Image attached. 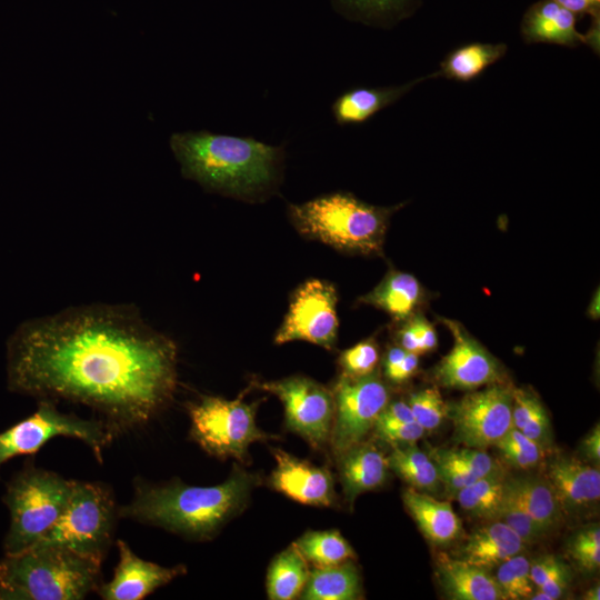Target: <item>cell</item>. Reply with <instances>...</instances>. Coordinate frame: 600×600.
Segmentation results:
<instances>
[{
    "label": "cell",
    "mask_w": 600,
    "mask_h": 600,
    "mask_svg": "<svg viewBox=\"0 0 600 600\" xmlns=\"http://www.w3.org/2000/svg\"><path fill=\"white\" fill-rule=\"evenodd\" d=\"M12 390L84 404L118 436L172 400L177 346L120 306L70 309L24 326L8 357Z\"/></svg>",
    "instance_id": "obj_1"
},
{
    "label": "cell",
    "mask_w": 600,
    "mask_h": 600,
    "mask_svg": "<svg viewBox=\"0 0 600 600\" xmlns=\"http://www.w3.org/2000/svg\"><path fill=\"white\" fill-rule=\"evenodd\" d=\"M260 480L238 466L224 482L209 487L180 480L163 484L136 480L132 500L119 506L118 513L191 540H210L247 507Z\"/></svg>",
    "instance_id": "obj_2"
},
{
    "label": "cell",
    "mask_w": 600,
    "mask_h": 600,
    "mask_svg": "<svg viewBox=\"0 0 600 600\" xmlns=\"http://www.w3.org/2000/svg\"><path fill=\"white\" fill-rule=\"evenodd\" d=\"M170 147L184 177L237 197L254 196L269 188L281 158L278 147L208 131L174 133Z\"/></svg>",
    "instance_id": "obj_3"
},
{
    "label": "cell",
    "mask_w": 600,
    "mask_h": 600,
    "mask_svg": "<svg viewBox=\"0 0 600 600\" xmlns=\"http://www.w3.org/2000/svg\"><path fill=\"white\" fill-rule=\"evenodd\" d=\"M102 562L37 542L0 560V600H81L101 583Z\"/></svg>",
    "instance_id": "obj_4"
},
{
    "label": "cell",
    "mask_w": 600,
    "mask_h": 600,
    "mask_svg": "<svg viewBox=\"0 0 600 600\" xmlns=\"http://www.w3.org/2000/svg\"><path fill=\"white\" fill-rule=\"evenodd\" d=\"M398 207L363 202L348 192L324 194L289 207L290 219L302 236L336 249L364 254L382 249L388 220Z\"/></svg>",
    "instance_id": "obj_5"
},
{
    "label": "cell",
    "mask_w": 600,
    "mask_h": 600,
    "mask_svg": "<svg viewBox=\"0 0 600 600\" xmlns=\"http://www.w3.org/2000/svg\"><path fill=\"white\" fill-rule=\"evenodd\" d=\"M73 481L29 461L13 476L2 498L10 512L6 553L21 551L46 536L62 514Z\"/></svg>",
    "instance_id": "obj_6"
},
{
    "label": "cell",
    "mask_w": 600,
    "mask_h": 600,
    "mask_svg": "<svg viewBox=\"0 0 600 600\" xmlns=\"http://www.w3.org/2000/svg\"><path fill=\"white\" fill-rule=\"evenodd\" d=\"M118 518V506L107 484L74 480L62 514L38 542L62 544L103 562Z\"/></svg>",
    "instance_id": "obj_7"
},
{
    "label": "cell",
    "mask_w": 600,
    "mask_h": 600,
    "mask_svg": "<svg viewBox=\"0 0 600 600\" xmlns=\"http://www.w3.org/2000/svg\"><path fill=\"white\" fill-rule=\"evenodd\" d=\"M258 404L247 403L241 397L228 400L202 396L187 404L191 422L190 438L210 456L244 462L253 442L278 438L257 426Z\"/></svg>",
    "instance_id": "obj_8"
},
{
    "label": "cell",
    "mask_w": 600,
    "mask_h": 600,
    "mask_svg": "<svg viewBox=\"0 0 600 600\" xmlns=\"http://www.w3.org/2000/svg\"><path fill=\"white\" fill-rule=\"evenodd\" d=\"M116 436L103 420L63 413L52 400L42 399L31 416L0 432V468L14 457L37 453L56 437H70L84 442L102 463V452Z\"/></svg>",
    "instance_id": "obj_9"
},
{
    "label": "cell",
    "mask_w": 600,
    "mask_h": 600,
    "mask_svg": "<svg viewBox=\"0 0 600 600\" xmlns=\"http://www.w3.org/2000/svg\"><path fill=\"white\" fill-rule=\"evenodd\" d=\"M331 391L334 414L329 443L338 457L363 441L390 402V392L377 371L360 378L341 376Z\"/></svg>",
    "instance_id": "obj_10"
},
{
    "label": "cell",
    "mask_w": 600,
    "mask_h": 600,
    "mask_svg": "<svg viewBox=\"0 0 600 600\" xmlns=\"http://www.w3.org/2000/svg\"><path fill=\"white\" fill-rule=\"evenodd\" d=\"M253 386L279 398L289 431L304 439L316 450L329 443L334 414L331 390L304 376L253 381Z\"/></svg>",
    "instance_id": "obj_11"
},
{
    "label": "cell",
    "mask_w": 600,
    "mask_h": 600,
    "mask_svg": "<svg viewBox=\"0 0 600 600\" xmlns=\"http://www.w3.org/2000/svg\"><path fill=\"white\" fill-rule=\"evenodd\" d=\"M512 389L508 382L492 383L449 404L453 439L480 450L494 446L512 428Z\"/></svg>",
    "instance_id": "obj_12"
},
{
    "label": "cell",
    "mask_w": 600,
    "mask_h": 600,
    "mask_svg": "<svg viewBox=\"0 0 600 600\" xmlns=\"http://www.w3.org/2000/svg\"><path fill=\"white\" fill-rule=\"evenodd\" d=\"M336 287L326 280L309 279L292 293L288 312L274 334V343L307 341L324 349L334 347L339 320Z\"/></svg>",
    "instance_id": "obj_13"
},
{
    "label": "cell",
    "mask_w": 600,
    "mask_h": 600,
    "mask_svg": "<svg viewBox=\"0 0 600 600\" xmlns=\"http://www.w3.org/2000/svg\"><path fill=\"white\" fill-rule=\"evenodd\" d=\"M441 321L453 337V347L433 370L438 384L472 391L488 384L507 382L498 360L476 341L463 326L444 318Z\"/></svg>",
    "instance_id": "obj_14"
},
{
    "label": "cell",
    "mask_w": 600,
    "mask_h": 600,
    "mask_svg": "<svg viewBox=\"0 0 600 600\" xmlns=\"http://www.w3.org/2000/svg\"><path fill=\"white\" fill-rule=\"evenodd\" d=\"M117 548L113 577L96 590L103 600H141L187 572L183 564L162 567L140 558L123 540H117Z\"/></svg>",
    "instance_id": "obj_15"
},
{
    "label": "cell",
    "mask_w": 600,
    "mask_h": 600,
    "mask_svg": "<svg viewBox=\"0 0 600 600\" xmlns=\"http://www.w3.org/2000/svg\"><path fill=\"white\" fill-rule=\"evenodd\" d=\"M276 467L269 483L291 500L311 507H332L337 494L331 471L299 459L282 449H272Z\"/></svg>",
    "instance_id": "obj_16"
},
{
    "label": "cell",
    "mask_w": 600,
    "mask_h": 600,
    "mask_svg": "<svg viewBox=\"0 0 600 600\" xmlns=\"http://www.w3.org/2000/svg\"><path fill=\"white\" fill-rule=\"evenodd\" d=\"M563 518L580 519L593 512L600 500L599 469L574 458L557 457L546 467Z\"/></svg>",
    "instance_id": "obj_17"
},
{
    "label": "cell",
    "mask_w": 600,
    "mask_h": 600,
    "mask_svg": "<svg viewBox=\"0 0 600 600\" xmlns=\"http://www.w3.org/2000/svg\"><path fill=\"white\" fill-rule=\"evenodd\" d=\"M577 16L554 0H540L524 13L521 34L528 43H552L574 48L581 43L591 46L589 34L576 28Z\"/></svg>",
    "instance_id": "obj_18"
},
{
    "label": "cell",
    "mask_w": 600,
    "mask_h": 600,
    "mask_svg": "<svg viewBox=\"0 0 600 600\" xmlns=\"http://www.w3.org/2000/svg\"><path fill=\"white\" fill-rule=\"evenodd\" d=\"M336 458L343 497L350 506L361 493L376 490L387 481V456L370 442L362 441Z\"/></svg>",
    "instance_id": "obj_19"
},
{
    "label": "cell",
    "mask_w": 600,
    "mask_h": 600,
    "mask_svg": "<svg viewBox=\"0 0 600 600\" xmlns=\"http://www.w3.org/2000/svg\"><path fill=\"white\" fill-rule=\"evenodd\" d=\"M439 581L454 600H503L502 592L488 570L456 559L446 552L436 556Z\"/></svg>",
    "instance_id": "obj_20"
},
{
    "label": "cell",
    "mask_w": 600,
    "mask_h": 600,
    "mask_svg": "<svg viewBox=\"0 0 600 600\" xmlns=\"http://www.w3.org/2000/svg\"><path fill=\"white\" fill-rule=\"evenodd\" d=\"M402 501L430 543L443 547L461 537L462 524L450 502L437 500L411 487L402 492Z\"/></svg>",
    "instance_id": "obj_21"
},
{
    "label": "cell",
    "mask_w": 600,
    "mask_h": 600,
    "mask_svg": "<svg viewBox=\"0 0 600 600\" xmlns=\"http://www.w3.org/2000/svg\"><path fill=\"white\" fill-rule=\"evenodd\" d=\"M526 548L527 544L504 522L490 520L469 534L461 548V559L489 571Z\"/></svg>",
    "instance_id": "obj_22"
},
{
    "label": "cell",
    "mask_w": 600,
    "mask_h": 600,
    "mask_svg": "<svg viewBox=\"0 0 600 600\" xmlns=\"http://www.w3.org/2000/svg\"><path fill=\"white\" fill-rule=\"evenodd\" d=\"M434 76H440L439 71L430 76L414 79L401 86L354 88L346 91L339 96L332 104L333 117L339 124L366 122L372 116L399 100L417 83Z\"/></svg>",
    "instance_id": "obj_23"
},
{
    "label": "cell",
    "mask_w": 600,
    "mask_h": 600,
    "mask_svg": "<svg viewBox=\"0 0 600 600\" xmlns=\"http://www.w3.org/2000/svg\"><path fill=\"white\" fill-rule=\"evenodd\" d=\"M422 298L420 282L410 273L390 271L368 294L362 303L377 307L396 320L409 318Z\"/></svg>",
    "instance_id": "obj_24"
},
{
    "label": "cell",
    "mask_w": 600,
    "mask_h": 600,
    "mask_svg": "<svg viewBox=\"0 0 600 600\" xmlns=\"http://www.w3.org/2000/svg\"><path fill=\"white\" fill-rule=\"evenodd\" d=\"M361 597V577L352 560L314 568L300 594L304 600H356Z\"/></svg>",
    "instance_id": "obj_25"
},
{
    "label": "cell",
    "mask_w": 600,
    "mask_h": 600,
    "mask_svg": "<svg viewBox=\"0 0 600 600\" xmlns=\"http://www.w3.org/2000/svg\"><path fill=\"white\" fill-rule=\"evenodd\" d=\"M506 483L546 536L561 526L563 514L544 477L506 478Z\"/></svg>",
    "instance_id": "obj_26"
},
{
    "label": "cell",
    "mask_w": 600,
    "mask_h": 600,
    "mask_svg": "<svg viewBox=\"0 0 600 600\" xmlns=\"http://www.w3.org/2000/svg\"><path fill=\"white\" fill-rule=\"evenodd\" d=\"M310 570L307 560L293 543L279 552L267 572V594L271 600H292L300 597Z\"/></svg>",
    "instance_id": "obj_27"
},
{
    "label": "cell",
    "mask_w": 600,
    "mask_h": 600,
    "mask_svg": "<svg viewBox=\"0 0 600 600\" xmlns=\"http://www.w3.org/2000/svg\"><path fill=\"white\" fill-rule=\"evenodd\" d=\"M387 461L389 470L411 488L431 493L439 490L441 480L434 461L414 443L392 446Z\"/></svg>",
    "instance_id": "obj_28"
},
{
    "label": "cell",
    "mask_w": 600,
    "mask_h": 600,
    "mask_svg": "<svg viewBox=\"0 0 600 600\" xmlns=\"http://www.w3.org/2000/svg\"><path fill=\"white\" fill-rule=\"evenodd\" d=\"M507 49L504 43L472 42L461 46L447 54L440 63L439 73L457 81L473 80L500 60Z\"/></svg>",
    "instance_id": "obj_29"
},
{
    "label": "cell",
    "mask_w": 600,
    "mask_h": 600,
    "mask_svg": "<svg viewBox=\"0 0 600 600\" xmlns=\"http://www.w3.org/2000/svg\"><path fill=\"white\" fill-rule=\"evenodd\" d=\"M293 544L314 568L336 566L357 559L353 548L338 530H309Z\"/></svg>",
    "instance_id": "obj_30"
},
{
    "label": "cell",
    "mask_w": 600,
    "mask_h": 600,
    "mask_svg": "<svg viewBox=\"0 0 600 600\" xmlns=\"http://www.w3.org/2000/svg\"><path fill=\"white\" fill-rule=\"evenodd\" d=\"M504 479V476L480 478L459 490L454 498L471 516L487 521L496 520L502 502Z\"/></svg>",
    "instance_id": "obj_31"
},
{
    "label": "cell",
    "mask_w": 600,
    "mask_h": 600,
    "mask_svg": "<svg viewBox=\"0 0 600 600\" xmlns=\"http://www.w3.org/2000/svg\"><path fill=\"white\" fill-rule=\"evenodd\" d=\"M530 579L551 600L562 598L571 582V570L559 557L546 554L530 562Z\"/></svg>",
    "instance_id": "obj_32"
},
{
    "label": "cell",
    "mask_w": 600,
    "mask_h": 600,
    "mask_svg": "<svg viewBox=\"0 0 600 600\" xmlns=\"http://www.w3.org/2000/svg\"><path fill=\"white\" fill-rule=\"evenodd\" d=\"M494 579L503 600L530 599L536 587L530 579V561L522 553L499 564Z\"/></svg>",
    "instance_id": "obj_33"
},
{
    "label": "cell",
    "mask_w": 600,
    "mask_h": 600,
    "mask_svg": "<svg viewBox=\"0 0 600 600\" xmlns=\"http://www.w3.org/2000/svg\"><path fill=\"white\" fill-rule=\"evenodd\" d=\"M496 520L510 527L527 546L541 541L546 536L508 487L506 479L502 502Z\"/></svg>",
    "instance_id": "obj_34"
},
{
    "label": "cell",
    "mask_w": 600,
    "mask_h": 600,
    "mask_svg": "<svg viewBox=\"0 0 600 600\" xmlns=\"http://www.w3.org/2000/svg\"><path fill=\"white\" fill-rule=\"evenodd\" d=\"M408 404L414 421L424 431L436 430L448 417V406L437 387L426 388L409 396Z\"/></svg>",
    "instance_id": "obj_35"
},
{
    "label": "cell",
    "mask_w": 600,
    "mask_h": 600,
    "mask_svg": "<svg viewBox=\"0 0 600 600\" xmlns=\"http://www.w3.org/2000/svg\"><path fill=\"white\" fill-rule=\"evenodd\" d=\"M431 459L438 468L441 483L452 496L478 480L462 463L454 449H437L432 452Z\"/></svg>",
    "instance_id": "obj_36"
},
{
    "label": "cell",
    "mask_w": 600,
    "mask_h": 600,
    "mask_svg": "<svg viewBox=\"0 0 600 600\" xmlns=\"http://www.w3.org/2000/svg\"><path fill=\"white\" fill-rule=\"evenodd\" d=\"M379 348L374 339L363 340L341 352L339 366L343 377L360 378L376 371Z\"/></svg>",
    "instance_id": "obj_37"
},
{
    "label": "cell",
    "mask_w": 600,
    "mask_h": 600,
    "mask_svg": "<svg viewBox=\"0 0 600 600\" xmlns=\"http://www.w3.org/2000/svg\"><path fill=\"white\" fill-rule=\"evenodd\" d=\"M567 552L584 571L592 572L600 566V529L590 526L579 530L568 542Z\"/></svg>",
    "instance_id": "obj_38"
},
{
    "label": "cell",
    "mask_w": 600,
    "mask_h": 600,
    "mask_svg": "<svg viewBox=\"0 0 600 600\" xmlns=\"http://www.w3.org/2000/svg\"><path fill=\"white\" fill-rule=\"evenodd\" d=\"M373 428L377 437L391 446L416 443L424 433V429L416 421L393 422L377 420Z\"/></svg>",
    "instance_id": "obj_39"
},
{
    "label": "cell",
    "mask_w": 600,
    "mask_h": 600,
    "mask_svg": "<svg viewBox=\"0 0 600 600\" xmlns=\"http://www.w3.org/2000/svg\"><path fill=\"white\" fill-rule=\"evenodd\" d=\"M353 12L366 18H388L403 12L411 0H340Z\"/></svg>",
    "instance_id": "obj_40"
},
{
    "label": "cell",
    "mask_w": 600,
    "mask_h": 600,
    "mask_svg": "<svg viewBox=\"0 0 600 600\" xmlns=\"http://www.w3.org/2000/svg\"><path fill=\"white\" fill-rule=\"evenodd\" d=\"M462 463L477 478L491 476H504L502 466L493 459L486 450L474 448L454 449Z\"/></svg>",
    "instance_id": "obj_41"
},
{
    "label": "cell",
    "mask_w": 600,
    "mask_h": 600,
    "mask_svg": "<svg viewBox=\"0 0 600 600\" xmlns=\"http://www.w3.org/2000/svg\"><path fill=\"white\" fill-rule=\"evenodd\" d=\"M419 339L422 353L430 352L437 348L438 338L433 326L423 317L416 316L409 320Z\"/></svg>",
    "instance_id": "obj_42"
},
{
    "label": "cell",
    "mask_w": 600,
    "mask_h": 600,
    "mask_svg": "<svg viewBox=\"0 0 600 600\" xmlns=\"http://www.w3.org/2000/svg\"><path fill=\"white\" fill-rule=\"evenodd\" d=\"M419 356L407 352L402 361L388 374L387 379L393 383H402L409 380L418 370Z\"/></svg>",
    "instance_id": "obj_43"
},
{
    "label": "cell",
    "mask_w": 600,
    "mask_h": 600,
    "mask_svg": "<svg viewBox=\"0 0 600 600\" xmlns=\"http://www.w3.org/2000/svg\"><path fill=\"white\" fill-rule=\"evenodd\" d=\"M380 421H393V422H413V416L411 409L407 402L394 401L389 402L378 419Z\"/></svg>",
    "instance_id": "obj_44"
},
{
    "label": "cell",
    "mask_w": 600,
    "mask_h": 600,
    "mask_svg": "<svg viewBox=\"0 0 600 600\" xmlns=\"http://www.w3.org/2000/svg\"><path fill=\"white\" fill-rule=\"evenodd\" d=\"M562 7L567 8L576 16L591 14L592 18L599 17L600 0H554Z\"/></svg>",
    "instance_id": "obj_45"
},
{
    "label": "cell",
    "mask_w": 600,
    "mask_h": 600,
    "mask_svg": "<svg viewBox=\"0 0 600 600\" xmlns=\"http://www.w3.org/2000/svg\"><path fill=\"white\" fill-rule=\"evenodd\" d=\"M397 338L399 347H401L407 352H412L418 356L422 354L419 339L409 321L398 331Z\"/></svg>",
    "instance_id": "obj_46"
},
{
    "label": "cell",
    "mask_w": 600,
    "mask_h": 600,
    "mask_svg": "<svg viewBox=\"0 0 600 600\" xmlns=\"http://www.w3.org/2000/svg\"><path fill=\"white\" fill-rule=\"evenodd\" d=\"M584 456L592 462L599 464L600 461V428L596 424L584 437L581 443Z\"/></svg>",
    "instance_id": "obj_47"
},
{
    "label": "cell",
    "mask_w": 600,
    "mask_h": 600,
    "mask_svg": "<svg viewBox=\"0 0 600 600\" xmlns=\"http://www.w3.org/2000/svg\"><path fill=\"white\" fill-rule=\"evenodd\" d=\"M407 351L401 347H392L388 350L384 358V376L391 372L404 358Z\"/></svg>",
    "instance_id": "obj_48"
},
{
    "label": "cell",
    "mask_w": 600,
    "mask_h": 600,
    "mask_svg": "<svg viewBox=\"0 0 600 600\" xmlns=\"http://www.w3.org/2000/svg\"><path fill=\"white\" fill-rule=\"evenodd\" d=\"M588 314L592 319L599 318V290L594 293V297L589 306Z\"/></svg>",
    "instance_id": "obj_49"
},
{
    "label": "cell",
    "mask_w": 600,
    "mask_h": 600,
    "mask_svg": "<svg viewBox=\"0 0 600 600\" xmlns=\"http://www.w3.org/2000/svg\"><path fill=\"white\" fill-rule=\"evenodd\" d=\"M582 599L586 600H599L600 599V588L599 586H593L589 590H587L582 597Z\"/></svg>",
    "instance_id": "obj_50"
}]
</instances>
